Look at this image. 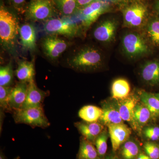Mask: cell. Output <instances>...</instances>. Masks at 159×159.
<instances>
[{
    "label": "cell",
    "mask_w": 159,
    "mask_h": 159,
    "mask_svg": "<svg viewBox=\"0 0 159 159\" xmlns=\"http://www.w3.org/2000/svg\"><path fill=\"white\" fill-rule=\"evenodd\" d=\"M144 136L148 140L155 141L159 139V127L148 126L144 127L142 130Z\"/></svg>",
    "instance_id": "1f68e13d"
},
{
    "label": "cell",
    "mask_w": 159,
    "mask_h": 159,
    "mask_svg": "<svg viewBox=\"0 0 159 159\" xmlns=\"http://www.w3.org/2000/svg\"><path fill=\"white\" fill-rule=\"evenodd\" d=\"M0 159H6V157L2 152H1V153H0Z\"/></svg>",
    "instance_id": "74e56055"
},
{
    "label": "cell",
    "mask_w": 159,
    "mask_h": 159,
    "mask_svg": "<svg viewBox=\"0 0 159 159\" xmlns=\"http://www.w3.org/2000/svg\"><path fill=\"white\" fill-rule=\"evenodd\" d=\"M16 77L21 82L29 83L34 80L35 70L33 63L27 61L20 62L15 71Z\"/></svg>",
    "instance_id": "cb8c5ba5"
},
{
    "label": "cell",
    "mask_w": 159,
    "mask_h": 159,
    "mask_svg": "<svg viewBox=\"0 0 159 159\" xmlns=\"http://www.w3.org/2000/svg\"><path fill=\"white\" fill-rule=\"evenodd\" d=\"M16 17L6 8L0 9V39L2 44L8 49L12 48L19 33Z\"/></svg>",
    "instance_id": "6da1fadb"
},
{
    "label": "cell",
    "mask_w": 159,
    "mask_h": 159,
    "mask_svg": "<svg viewBox=\"0 0 159 159\" xmlns=\"http://www.w3.org/2000/svg\"><path fill=\"white\" fill-rule=\"evenodd\" d=\"M96 0H77L78 7L83 8Z\"/></svg>",
    "instance_id": "d6a6232c"
},
{
    "label": "cell",
    "mask_w": 159,
    "mask_h": 159,
    "mask_svg": "<svg viewBox=\"0 0 159 159\" xmlns=\"http://www.w3.org/2000/svg\"><path fill=\"white\" fill-rule=\"evenodd\" d=\"M139 154V145L134 141L129 139L122 145L121 154L123 159H136Z\"/></svg>",
    "instance_id": "484cf974"
},
{
    "label": "cell",
    "mask_w": 159,
    "mask_h": 159,
    "mask_svg": "<svg viewBox=\"0 0 159 159\" xmlns=\"http://www.w3.org/2000/svg\"><path fill=\"white\" fill-rule=\"evenodd\" d=\"M155 8L157 14L158 15V17L159 18V5L156 3Z\"/></svg>",
    "instance_id": "8d00e7d4"
},
{
    "label": "cell",
    "mask_w": 159,
    "mask_h": 159,
    "mask_svg": "<svg viewBox=\"0 0 159 159\" xmlns=\"http://www.w3.org/2000/svg\"><path fill=\"white\" fill-rule=\"evenodd\" d=\"M13 119L17 124H25L31 127L47 128L50 125L42 106L13 111Z\"/></svg>",
    "instance_id": "277c9868"
},
{
    "label": "cell",
    "mask_w": 159,
    "mask_h": 159,
    "mask_svg": "<svg viewBox=\"0 0 159 159\" xmlns=\"http://www.w3.org/2000/svg\"><path fill=\"white\" fill-rule=\"evenodd\" d=\"M136 159H152L148 157L147 154L143 153H140L137 157Z\"/></svg>",
    "instance_id": "836d02e7"
},
{
    "label": "cell",
    "mask_w": 159,
    "mask_h": 159,
    "mask_svg": "<svg viewBox=\"0 0 159 159\" xmlns=\"http://www.w3.org/2000/svg\"><path fill=\"white\" fill-rule=\"evenodd\" d=\"M121 43L123 53L129 59L140 58L150 53L147 39L138 32L125 34L122 37Z\"/></svg>",
    "instance_id": "3957f363"
},
{
    "label": "cell",
    "mask_w": 159,
    "mask_h": 159,
    "mask_svg": "<svg viewBox=\"0 0 159 159\" xmlns=\"http://www.w3.org/2000/svg\"><path fill=\"white\" fill-rule=\"evenodd\" d=\"M19 33L21 43L24 48L33 50L36 47V31L34 26L26 24L20 28Z\"/></svg>",
    "instance_id": "d6986e66"
},
{
    "label": "cell",
    "mask_w": 159,
    "mask_h": 159,
    "mask_svg": "<svg viewBox=\"0 0 159 159\" xmlns=\"http://www.w3.org/2000/svg\"><path fill=\"white\" fill-rule=\"evenodd\" d=\"M102 113L99 121L103 125L107 126L111 124L124 123L120 116L117 101L116 102L105 101L102 103Z\"/></svg>",
    "instance_id": "8fae6325"
},
{
    "label": "cell",
    "mask_w": 159,
    "mask_h": 159,
    "mask_svg": "<svg viewBox=\"0 0 159 159\" xmlns=\"http://www.w3.org/2000/svg\"><path fill=\"white\" fill-rule=\"evenodd\" d=\"M44 1H46V0H44Z\"/></svg>",
    "instance_id": "60d3db41"
},
{
    "label": "cell",
    "mask_w": 159,
    "mask_h": 159,
    "mask_svg": "<svg viewBox=\"0 0 159 159\" xmlns=\"http://www.w3.org/2000/svg\"><path fill=\"white\" fill-rule=\"evenodd\" d=\"M13 74L11 64L5 66H1L0 68V86L9 87L13 82Z\"/></svg>",
    "instance_id": "f1b7e54d"
},
{
    "label": "cell",
    "mask_w": 159,
    "mask_h": 159,
    "mask_svg": "<svg viewBox=\"0 0 159 159\" xmlns=\"http://www.w3.org/2000/svg\"><path fill=\"white\" fill-rule=\"evenodd\" d=\"M44 29L48 34L73 37L78 33L79 28L77 24L71 20L51 18L45 24Z\"/></svg>",
    "instance_id": "8992f818"
},
{
    "label": "cell",
    "mask_w": 159,
    "mask_h": 159,
    "mask_svg": "<svg viewBox=\"0 0 159 159\" xmlns=\"http://www.w3.org/2000/svg\"><path fill=\"white\" fill-rule=\"evenodd\" d=\"M101 53L93 48H85L74 55L69 61L70 66L80 71H94L102 64Z\"/></svg>",
    "instance_id": "7a4b0ae2"
},
{
    "label": "cell",
    "mask_w": 159,
    "mask_h": 159,
    "mask_svg": "<svg viewBox=\"0 0 159 159\" xmlns=\"http://www.w3.org/2000/svg\"><path fill=\"white\" fill-rule=\"evenodd\" d=\"M107 127L113 150L116 152L129 139L131 130L124 123L111 124Z\"/></svg>",
    "instance_id": "9c48e42d"
},
{
    "label": "cell",
    "mask_w": 159,
    "mask_h": 159,
    "mask_svg": "<svg viewBox=\"0 0 159 159\" xmlns=\"http://www.w3.org/2000/svg\"><path fill=\"white\" fill-rule=\"evenodd\" d=\"M141 76L145 83L150 86L159 84V60L148 61L141 69Z\"/></svg>",
    "instance_id": "2e32d148"
},
{
    "label": "cell",
    "mask_w": 159,
    "mask_h": 159,
    "mask_svg": "<svg viewBox=\"0 0 159 159\" xmlns=\"http://www.w3.org/2000/svg\"><path fill=\"white\" fill-rule=\"evenodd\" d=\"M104 159H119L116 156L113 155H111L107 156L105 157Z\"/></svg>",
    "instance_id": "d590c367"
},
{
    "label": "cell",
    "mask_w": 159,
    "mask_h": 159,
    "mask_svg": "<svg viewBox=\"0 0 159 159\" xmlns=\"http://www.w3.org/2000/svg\"><path fill=\"white\" fill-rule=\"evenodd\" d=\"M76 159H101L93 143L81 137Z\"/></svg>",
    "instance_id": "7402d4cb"
},
{
    "label": "cell",
    "mask_w": 159,
    "mask_h": 159,
    "mask_svg": "<svg viewBox=\"0 0 159 159\" xmlns=\"http://www.w3.org/2000/svg\"><path fill=\"white\" fill-rule=\"evenodd\" d=\"M152 118L150 111L142 102H139L134 110L133 123L132 128L134 130L141 133L145 125Z\"/></svg>",
    "instance_id": "ac0fdd59"
},
{
    "label": "cell",
    "mask_w": 159,
    "mask_h": 159,
    "mask_svg": "<svg viewBox=\"0 0 159 159\" xmlns=\"http://www.w3.org/2000/svg\"><path fill=\"white\" fill-rule=\"evenodd\" d=\"M139 96L131 94L125 99L116 101L121 118L123 121L128 122L131 127L133 123L134 110L139 102Z\"/></svg>",
    "instance_id": "5bb4252c"
},
{
    "label": "cell",
    "mask_w": 159,
    "mask_h": 159,
    "mask_svg": "<svg viewBox=\"0 0 159 159\" xmlns=\"http://www.w3.org/2000/svg\"><path fill=\"white\" fill-rule=\"evenodd\" d=\"M118 25L116 20H106L99 24L95 29L94 37L100 42H111L115 39Z\"/></svg>",
    "instance_id": "30bf717a"
},
{
    "label": "cell",
    "mask_w": 159,
    "mask_h": 159,
    "mask_svg": "<svg viewBox=\"0 0 159 159\" xmlns=\"http://www.w3.org/2000/svg\"><path fill=\"white\" fill-rule=\"evenodd\" d=\"M156 3L157 4H158V5H159V0H158V1H157Z\"/></svg>",
    "instance_id": "ab89813d"
},
{
    "label": "cell",
    "mask_w": 159,
    "mask_h": 159,
    "mask_svg": "<svg viewBox=\"0 0 159 159\" xmlns=\"http://www.w3.org/2000/svg\"><path fill=\"white\" fill-rule=\"evenodd\" d=\"M48 95V93L37 87L34 80L30 81L28 83L25 101L21 109L42 106V104Z\"/></svg>",
    "instance_id": "7c38bea8"
},
{
    "label": "cell",
    "mask_w": 159,
    "mask_h": 159,
    "mask_svg": "<svg viewBox=\"0 0 159 159\" xmlns=\"http://www.w3.org/2000/svg\"><path fill=\"white\" fill-rule=\"evenodd\" d=\"M145 153L152 159H159V146L152 142H147L144 144Z\"/></svg>",
    "instance_id": "4dcf8cb0"
},
{
    "label": "cell",
    "mask_w": 159,
    "mask_h": 159,
    "mask_svg": "<svg viewBox=\"0 0 159 159\" xmlns=\"http://www.w3.org/2000/svg\"><path fill=\"white\" fill-rule=\"evenodd\" d=\"M82 137L93 143L104 130V125L101 122H77L74 124Z\"/></svg>",
    "instance_id": "9a60e30c"
},
{
    "label": "cell",
    "mask_w": 159,
    "mask_h": 159,
    "mask_svg": "<svg viewBox=\"0 0 159 159\" xmlns=\"http://www.w3.org/2000/svg\"><path fill=\"white\" fill-rule=\"evenodd\" d=\"M139 97L142 102L150 111L152 118L156 119L159 117V99L155 94L145 90L139 92Z\"/></svg>",
    "instance_id": "ffe728a7"
},
{
    "label": "cell",
    "mask_w": 159,
    "mask_h": 159,
    "mask_svg": "<svg viewBox=\"0 0 159 159\" xmlns=\"http://www.w3.org/2000/svg\"><path fill=\"white\" fill-rule=\"evenodd\" d=\"M56 3L60 11L66 16L74 14L78 7L77 0H56Z\"/></svg>",
    "instance_id": "83f0119b"
},
{
    "label": "cell",
    "mask_w": 159,
    "mask_h": 159,
    "mask_svg": "<svg viewBox=\"0 0 159 159\" xmlns=\"http://www.w3.org/2000/svg\"><path fill=\"white\" fill-rule=\"evenodd\" d=\"M27 14L34 20H48L53 16L54 9L49 0H35L29 5Z\"/></svg>",
    "instance_id": "52a82bcc"
},
{
    "label": "cell",
    "mask_w": 159,
    "mask_h": 159,
    "mask_svg": "<svg viewBox=\"0 0 159 159\" xmlns=\"http://www.w3.org/2000/svg\"><path fill=\"white\" fill-rule=\"evenodd\" d=\"M43 47L48 57L55 59L59 57L67 48L66 41L55 36H48L44 39Z\"/></svg>",
    "instance_id": "4fadbf2b"
},
{
    "label": "cell",
    "mask_w": 159,
    "mask_h": 159,
    "mask_svg": "<svg viewBox=\"0 0 159 159\" xmlns=\"http://www.w3.org/2000/svg\"><path fill=\"white\" fill-rule=\"evenodd\" d=\"M107 10V6L101 0H96L82 8L80 12L79 18L85 27H89Z\"/></svg>",
    "instance_id": "ba28073f"
},
{
    "label": "cell",
    "mask_w": 159,
    "mask_h": 159,
    "mask_svg": "<svg viewBox=\"0 0 159 159\" xmlns=\"http://www.w3.org/2000/svg\"><path fill=\"white\" fill-rule=\"evenodd\" d=\"M109 134L106 128L97 137L94 143V145L97 148L99 157L101 159H104L107 149V139Z\"/></svg>",
    "instance_id": "4316f807"
},
{
    "label": "cell",
    "mask_w": 159,
    "mask_h": 159,
    "mask_svg": "<svg viewBox=\"0 0 159 159\" xmlns=\"http://www.w3.org/2000/svg\"><path fill=\"white\" fill-rule=\"evenodd\" d=\"M145 34L148 42L159 48V18L148 20L145 25Z\"/></svg>",
    "instance_id": "603a6c76"
},
{
    "label": "cell",
    "mask_w": 159,
    "mask_h": 159,
    "mask_svg": "<svg viewBox=\"0 0 159 159\" xmlns=\"http://www.w3.org/2000/svg\"><path fill=\"white\" fill-rule=\"evenodd\" d=\"M11 1L15 5H16V6H19L25 2V0H11Z\"/></svg>",
    "instance_id": "e575fe53"
},
{
    "label": "cell",
    "mask_w": 159,
    "mask_h": 159,
    "mask_svg": "<svg viewBox=\"0 0 159 159\" xmlns=\"http://www.w3.org/2000/svg\"><path fill=\"white\" fill-rule=\"evenodd\" d=\"M12 87L0 86V106L1 110L12 111L9 105V97Z\"/></svg>",
    "instance_id": "f546056e"
},
{
    "label": "cell",
    "mask_w": 159,
    "mask_h": 159,
    "mask_svg": "<svg viewBox=\"0 0 159 159\" xmlns=\"http://www.w3.org/2000/svg\"><path fill=\"white\" fill-rule=\"evenodd\" d=\"M148 10L146 6L140 3L129 5L123 11L124 25L129 28H141L146 24Z\"/></svg>",
    "instance_id": "5b68a950"
},
{
    "label": "cell",
    "mask_w": 159,
    "mask_h": 159,
    "mask_svg": "<svg viewBox=\"0 0 159 159\" xmlns=\"http://www.w3.org/2000/svg\"><path fill=\"white\" fill-rule=\"evenodd\" d=\"M102 113V108L96 106L89 105L83 107L78 112V116L86 122H98Z\"/></svg>",
    "instance_id": "d4e9b609"
},
{
    "label": "cell",
    "mask_w": 159,
    "mask_h": 159,
    "mask_svg": "<svg viewBox=\"0 0 159 159\" xmlns=\"http://www.w3.org/2000/svg\"><path fill=\"white\" fill-rule=\"evenodd\" d=\"M28 86V83L20 81L12 87L9 100V105L11 110L21 108L27 97Z\"/></svg>",
    "instance_id": "e0dca14e"
},
{
    "label": "cell",
    "mask_w": 159,
    "mask_h": 159,
    "mask_svg": "<svg viewBox=\"0 0 159 159\" xmlns=\"http://www.w3.org/2000/svg\"><path fill=\"white\" fill-rule=\"evenodd\" d=\"M155 95L156 96V97L159 99V93H155Z\"/></svg>",
    "instance_id": "f35d334b"
},
{
    "label": "cell",
    "mask_w": 159,
    "mask_h": 159,
    "mask_svg": "<svg viewBox=\"0 0 159 159\" xmlns=\"http://www.w3.org/2000/svg\"><path fill=\"white\" fill-rule=\"evenodd\" d=\"M130 84L126 79L118 78L112 84V98L116 101L122 100L130 95Z\"/></svg>",
    "instance_id": "44dd1931"
}]
</instances>
